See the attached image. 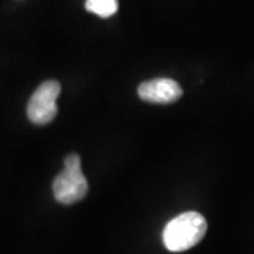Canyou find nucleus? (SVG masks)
<instances>
[{
    "label": "nucleus",
    "mask_w": 254,
    "mask_h": 254,
    "mask_svg": "<svg viewBox=\"0 0 254 254\" xmlns=\"http://www.w3.org/2000/svg\"><path fill=\"white\" fill-rule=\"evenodd\" d=\"M208 229L205 218L198 212H185L168 222L164 229V246L174 253L190 250L203 239Z\"/></svg>",
    "instance_id": "obj_1"
},
{
    "label": "nucleus",
    "mask_w": 254,
    "mask_h": 254,
    "mask_svg": "<svg viewBox=\"0 0 254 254\" xmlns=\"http://www.w3.org/2000/svg\"><path fill=\"white\" fill-rule=\"evenodd\" d=\"M61 92V85L57 81L43 82L27 105V116L30 122L38 126H44L51 123L57 116V98Z\"/></svg>",
    "instance_id": "obj_2"
},
{
    "label": "nucleus",
    "mask_w": 254,
    "mask_h": 254,
    "mask_svg": "<svg viewBox=\"0 0 254 254\" xmlns=\"http://www.w3.org/2000/svg\"><path fill=\"white\" fill-rule=\"evenodd\" d=\"M55 199L63 205H72L88 193V181L81 168H65L53 182Z\"/></svg>",
    "instance_id": "obj_3"
},
{
    "label": "nucleus",
    "mask_w": 254,
    "mask_h": 254,
    "mask_svg": "<svg viewBox=\"0 0 254 254\" xmlns=\"http://www.w3.org/2000/svg\"><path fill=\"white\" fill-rule=\"evenodd\" d=\"M137 92L141 100L161 105L173 103L182 96L181 86L170 78H157L143 82Z\"/></svg>",
    "instance_id": "obj_4"
},
{
    "label": "nucleus",
    "mask_w": 254,
    "mask_h": 254,
    "mask_svg": "<svg viewBox=\"0 0 254 254\" xmlns=\"http://www.w3.org/2000/svg\"><path fill=\"white\" fill-rule=\"evenodd\" d=\"M85 9L89 13L98 14L102 18H108L116 14L119 9L118 0H86Z\"/></svg>",
    "instance_id": "obj_5"
},
{
    "label": "nucleus",
    "mask_w": 254,
    "mask_h": 254,
    "mask_svg": "<svg viewBox=\"0 0 254 254\" xmlns=\"http://www.w3.org/2000/svg\"><path fill=\"white\" fill-rule=\"evenodd\" d=\"M65 168H81V157L78 154H69L64 160Z\"/></svg>",
    "instance_id": "obj_6"
}]
</instances>
